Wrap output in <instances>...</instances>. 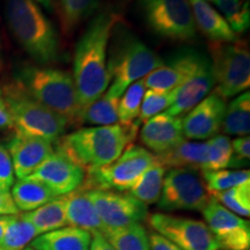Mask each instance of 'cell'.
Wrapping results in <instances>:
<instances>
[{"mask_svg": "<svg viewBox=\"0 0 250 250\" xmlns=\"http://www.w3.org/2000/svg\"><path fill=\"white\" fill-rule=\"evenodd\" d=\"M62 33L70 35L81 22L95 13L99 0H55Z\"/></svg>", "mask_w": 250, "mask_h": 250, "instance_id": "obj_27", "label": "cell"}, {"mask_svg": "<svg viewBox=\"0 0 250 250\" xmlns=\"http://www.w3.org/2000/svg\"><path fill=\"white\" fill-rule=\"evenodd\" d=\"M39 236L36 228L24 213L9 217L6 232L0 241V250H23L28 243Z\"/></svg>", "mask_w": 250, "mask_h": 250, "instance_id": "obj_30", "label": "cell"}, {"mask_svg": "<svg viewBox=\"0 0 250 250\" xmlns=\"http://www.w3.org/2000/svg\"><path fill=\"white\" fill-rule=\"evenodd\" d=\"M214 5L236 35L245 33L249 28V0H206Z\"/></svg>", "mask_w": 250, "mask_h": 250, "instance_id": "obj_32", "label": "cell"}, {"mask_svg": "<svg viewBox=\"0 0 250 250\" xmlns=\"http://www.w3.org/2000/svg\"><path fill=\"white\" fill-rule=\"evenodd\" d=\"M11 195L18 210L23 212L36 210L58 197L44 183L30 179L19 180L14 183Z\"/></svg>", "mask_w": 250, "mask_h": 250, "instance_id": "obj_24", "label": "cell"}, {"mask_svg": "<svg viewBox=\"0 0 250 250\" xmlns=\"http://www.w3.org/2000/svg\"><path fill=\"white\" fill-rule=\"evenodd\" d=\"M0 96H1V89H0Z\"/></svg>", "mask_w": 250, "mask_h": 250, "instance_id": "obj_48", "label": "cell"}, {"mask_svg": "<svg viewBox=\"0 0 250 250\" xmlns=\"http://www.w3.org/2000/svg\"><path fill=\"white\" fill-rule=\"evenodd\" d=\"M202 176L211 195L226 191L239 184L250 181L249 170H202Z\"/></svg>", "mask_w": 250, "mask_h": 250, "instance_id": "obj_34", "label": "cell"}, {"mask_svg": "<svg viewBox=\"0 0 250 250\" xmlns=\"http://www.w3.org/2000/svg\"><path fill=\"white\" fill-rule=\"evenodd\" d=\"M24 250H35V249H33V248H30V247H28V248H26Z\"/></svg>", "mask_w": 250, "mask_h": 250, "instance_id": "obj_47", "label": "cell"}, {"mask_svg": "<svg viewBox=\"0 0 250 250\" xmlns=\"http://www.w3.org/2000/svg\"><path fill=\"white\" fill-rule=\"evenodd\" d=\"M206 143L184 140L176 147L155 155V160L165 168H184L191 170H204L206 164Z\"/></svg>", "mask_w": 250, "mask_h": 250, "instance_id": "obj_23", "label": "cell"}, {"mask_svg": "<svg viewBox=\"0 0 250 250\" xmlns=\"http://www.w3.org/2000/svg\"><path fill=\"white\" fill-rule=\"evenodd\" d=\"M117 34V37L112 34L110 58L107 62L110 85L105 92L121 99L131 83L144 79L165 62L136 36L125 31Z\"/></svg>", "mask_w": 250, "mask_h": 250, "instance_id": "obj_5", "label": "cell"}, {"mask_svg": "<svg viewBox=\"0 0 250 250\" xmlns=\"http://www.w3.org/2000/svg\"><path fill=\"white\" fill-rule=\"evenodd\" d=\"M171 101V92H158V90H149L145 92L142 105H140V111L136 122L139 125L145 123L149 118L156 116L167 110L170 107Z\"/></svg>", "mask_w": 250, "mask_h": 250, "instance_id": "obj_37", "label": "cell"}, {"mask_svg": "<svg viewBox=\"0 0 250 250\" xmlns=\"http://www.w3.org/2000/svg\"><path fill=\"white\" fill-rule=\"evenodd\" d=\"M44 107L64 118L67 125L83 124L80 105L72 74L48 67H24L17 80Z\"/></svg>", "mask_w": 250, "mask_h": 250, "instance_id": "obj_3", "label": "cell"}, {"mask_svg": "<svg viewBox=\"0 0 250 250\" xmlns=\"http://www.w3.org/2000/svg\"><path fill=\"white\" fill-rule=\"evenodd\" d=\"M213 87L214 78L210 62L179 88L171 92L173 101L170 107L164 112L170 116L182 118L183 115L205 99L213 90Z\"/></svg>", "mask_w": 250, "mask_h": 250, "instance_id": "obj_19", "label": "cell"}, {"mask_svg": "<svg viewBox=\"0 0 250 250\" xmlns=\"http://www.w3.org/2000/svg\"><path fill=\"white\" fill-rule=\"evenodd\" d=\"M103 236L116 250H151L147 232L142 224L107 228Z\"/></svg>", "mask_w": 250, "mask_h": 250, "instance_id": "obj_29", "label": "cell"}, {"mask_svg": "<svg viewBox=\"0 0 250 250\" xmlns=\"http://www.w3.org/2000/svg\"><path fill=\"white\" fill-rule=\"evenodd\" d=\"M208 50L214 89L225 100L246 92L250 86V52L246 41L211 42Z\"/></svg>", "mask_w": 250, "mask_h": 250, "instance_id": "obj_7", "label": "cell"}, {"mask_svg": "<svg viewBox=\"0 0 250 250\" xmlns=\"http://www.w3.org/2000/svg\"><path fill=\"white\" fill-rule=\"evenodd\" d=\"M233 149L232 161L229 167H240L248 164L250 158V138L249 136L240 137L234 140H230Z\"/></svg>", "mask_w": 250, "mask_h": 250, "instance_id": "obj_39", "label": "cell"}, {"mask_svg": "<svg viewBox=\"0 0 250 250\" xmlns=\"http://www.w3.org/2000/svg\"><path fill=\"white\" fill-rule=\"evenodd\" d=\"M227 100L213 89L182 118L186 139L204 140L218 136L223 127Z\"/></svg>", "mask_w": 250, "mask_h": 250, "instance_id": "obj_16", "label": "cell"}, {"mask_svg": "<svg viewBox=\"0 0 250 250\" xmlns=\"http://www.w3.org/2000/svg\"><path fill=\"white\" fill-rule=\"evenodd\" d=\"M20 213L13 201L11 192L0 190V215H13Z\"/></svg>", "mask_w": 250, "mask_h": 250, "instance_id": "obj_41", "label": "cell"}, {"mask_svg": "<svg viewBox=\"0 0 250 250\" xmlns=\"http://www.w3.org/2000/svg\"><path fill=\"white\" fill-rule=\"evenodd\" d=\"M140 125L121 124L80 127L58 140L57 148L86 171L110 165L136 138Z\"/></svg>", "mask_w": 250, "mask_h": 250, "instance_id": "obj_2", "label": "cell"}, {"mask_svg": "<svg viewBox=\"0 0 250 250\" xmlns=\"http://www.w3.org/2000/svg\"><path fill=\"white\" fill-rule=\"evenodd\" d=\"M148 224L181 250H219L218 243L205 223L195 219L175 217L167 213H154Z\"/></svg>", "mask_w": 250, "mask_h": 250, "instance_id": "obj_11", "label": "cell"}, {"mask_svg": "<svg viewBox=\"0 0 250 250\" xmlns=\"http://www.w3.org/2000/svg\"><path fill=\"white\" fill-rule=\"evenodd\" d=\"M118 102L120 99L114 98L104 92L83 110V124L98 125V126L117 124Z\"/></svg>", "mask_w": 250, "mask_h": 250, "instance_id": "obj_31", "label": "cell"}, {"mask_svg": "<svg viewBox=\"0 0 250 250\" xmlns=\"http://www.w3.org/2000/svg\"><path fill=\"white\" fill-rule=\"evenodd\" d=\"M210 62V59L201 52L183 49L176 52L167 64L155 68L144 78L145 87L158 92H173Z\"/></svg>", "mask_w": 250, "mask_h": 250, "instance_id": "obj_14", "label": "cell"}, {"mask_svg": "<svg viewBox=\"0 0 250 250\" xmlns=\"http://www.w3.org/2000/svg\"><path fill=\"white\" fill-rule=\"evenodd\" d=\"M146 87L144 79H140L125 89L118 102V122L123 126H130L138 118Z\"/></svg>", "mask_w": 250, "mask_h": 250, "instance_id": "obj_33", "label": "cell"}, {"mask_svg": "<svg viewBox=\"0 0 250 250\" xmlns=\"http://www.w3.org/2000/svg\"><path fill=\"white\" fill-rule=\"evenodd\" d=\"M89 250H116L110 243L107 241L103 234L92 233V241H90Z\"/></svg>", "mask_w": 250, "mask_h": 250, "instance_id": "obj_42", "label": "cell"}, {"mask_svg": "<svg viewBox=\"0 0 250 250\" xmlns=\"http://www.w3.org/2000/svg\"><path fill=\"white\" fill-rule=\"evenodd\" d=\"M221 130L229 136H248L250 131V93L248 90L227 105Z\"/></svg>", "mask_w": 250, "mask_h": 250, "instance_id": "obj_28", "label": "cell"}, {"mask_svg": "<svg viewBox=\"0 0 250 250\" xmlns=\"http://www.w3.org/2000/svg\"><path fill=\"white\" fill-rule=\"evenodd\" d=\"M26 179L40 181L57 196H65L83 186L86 180V170L56 147L54 153Z\"/></svg>", "mask_w": 250, "mask_h": 250, "instance_id": "obj_15", "label": "cell"}, {"mask_svg": "<svg viewBox=\"0 0 250 250\" xmlns=\"http://www.w3.org/2000/svg\"><path fill=\"white\" fill-rule=\"evenodd\" d=\"M118 21L120 17L114 12H102L90 21L77 44L72 77L83 111L110 85L107 50Z\"/></svg>", "mask_w": 250, "mask_h": 250, "instance_id": "obj_1", "label": "cell"}, {"mask_svg": "<svg viewBox=\"0 0 250 250\" xmlns=\"http://www.w3.org/2000/svg\"><path fill=\"white\" fill-rule=\"evenodd\" d=\"M5 11L12 33L31 58L41 64L57 59V33L35 0H6Z\"/></svg>", "mask_w": 250, "mask_h": 250, "instance_id": "obj_4", "label": "cell"}, {"mask_svg": "<svg viewBox=\"0 0 250 250\" xmlns=\"http://www.w3.org/2000/svg\"><path fill=\"white\" fill-rule=\"evenodd\" d=\"M155 162V155L140 146L130 145L114 162L87 173L83 189L126 191Z\"/></svg>", "mask_w": 250, "mask_h": 250, "instance_id": "obj_8", "label": "cell"}, {"mask_svg": "<svg viewBox=\"0 0 250 250\" xmlns=\"http://www.w3.org/2000/svg\"><path fill=\"white\" fill-rule=\"evenodd\" d=\"M208 153L204 170H220L229 167L233 149L228 136H215L206 142Z\"/></svg>", "mask_w": 250, "mask_h": 250, "instance_id": "obj_36", "label": "cell"}, {"mask_svg": "<svg viewBox=\"0 0 250 250\" xmlns=\"http://www.w3.org/2000/svg\"><path fill=\"white\" fill-rule=\"evenodd\" d=\"M0 129H13V123H12L7 107L2 100V95L0 96Z\"/></svg>", "mask_w": 250, "mask_h": 250, "instance_id": "obj_43", "label": "cell"}, {"mask_svg": "<svg viewBox=\"0 0 250 250\" xmlns=\"http://www.w3.org/2000/svg\"><path fill=\"white\" fill-rule=\"evenodd\" d=\"M1 62H2V58H1V46H0V66H1Z\"/></svg>", "mask_w": 250, "mask_h": 250, "instance_id": "obj_46", "label": "cell"}, {"mask_svg": "<svg viewBox=\"0 0 250 250\" xmlns=\"http://www.w3.org/2000/svg\"><path fill=\"white\" fill-rule=\"evenodd\" d=\"M86 191L105 228L140 224L147 218V205L129 193L101 189H86Z\"/></svg>", "mask_w": 250, "mask_h": 250, "instance_id": "obj_12", "label": "cell"}, {"mask_svg": "<svg viewBox=\"0 0 250 250\" xmlns=\"http://www.w3.org/2000/svg\"><path fill=\"white\" fill-rule=\"evenodd\" d=\"M211 198L196 170L173 168L165 175L158 206L164 211H203Z\"/></svg>", "mask_w": 250, "mask_h": 250, "instance_id": "obj_10", "label": "cell"}, {"mask_svg": "<svg viewBox=\"0 0 250 250\" xmlns=\"http://www.w3.org/2000/svg\"><path fill=\"white\" fill-rule=\"evenodd\" d=\"M15 176L26 179L54 153L52 143L37 137L15 133L8 144Z\"/></svg>", "mask_w": 250, "mask_h": 250, "instance_id": "obj_17", "label": "cell"}, {"mask_svg": "<svg viewBox=\"0 0 250 250\" xmlns=\"http://www.w3.org/2000/svg\"><path fill=\"white\" fill-rule=\"evenodd\" d=\"M14 184V170L8 149L0 143V190L9 191Z\"/></svg>", "mask_w": 250, "mask_h": 250, "instance_id": "obj_38", "label": "cell"}, {"mask_svg": "<svg viewBox=\"0 0 250 250\" xmlns=\"http://www.w3.org/2000/svg\"><path fill=\"white\" fill-rule=\"evenodd\" d=\"M24 214L36 228L39 235L67 226L66 195L56 197L36 210L24 212Z\"/></svg>", "mask_w": 250, "mask_h": 250, "instance_id": "obj_25", "label": "cell"}, {"mask_svg": "<svg viewBox=\"0 0 250 250\" xmlns=\"http://www.w3.org/2000/svg\"><path fill=\"white\" fill-rule=\"evenodd\" d=\"M165 175L166 168L155 160L154 164L127 190L129 195L145 205L155 204L160 199Z\"/></svg>", "mask_w": 250, "mask_h": 250, "instance_id": "obj_26", "label": "cell"}, {"mask_svg": "<svg viewBox=\"0 0 250 250\" xmlns=\"http://www.w3.org/2000/svg\"><path fill=\"white\" fill-rule=\"evenodd\" d=\"M66 223L67 226L80 228L90 234H103L107 229L86 189H77L66 195Z\"/></svg>", "mask_w": 250, "mask_h": 250, "instance_id": "obj_21", "label": "cell"}, {"mask_svg": "<svg viewBox=\"0 0 250 250\" xmlns=\"http://www.w3.org/2000/svg\"><path fill=\"white\" fill-rule=\"evenodd\" d=\"M37 4H41L48 11H51L55 6V0H35Z\"/></svg>", "mask_w": 250, "mask_h": 250, "instance_id": "obj_45", "label": "cell"}, {"mask_svg": "<svg viewBox=\"0 0 250 250\" xmlns=\"http://www.w3.org/2000/svg\"><path fill=\"white\" fill-rule=\"evenodd\" d=\"M139 138L143 145L155 155L169 151L187 140L182 130V118L166 112L146 121L140 129Z\"/></svg>", "mask_w": 250, "mask_h": 250, "instance_id": "obj_18", "label": "cell"}, {"mask_svg": "<svg viewBox=\"0 0 250 250\" xmlns=\"http://www.w3.org/2000/svg\"><path fill=\"white\" fill-rule=\"evenodd\" d=\"M92 234L80 228L65 226L41 234L30 242L35 250H89Z\"/></svg>", "mask_w": 250, "mask_h": 250, "instance_id": "obj_22", "label": "cell"}, {"mask_svg": "<svg viewBox=\"0 0 250 250\" xmlns=\"http://www.w3.org/2000/svg\"><path fill=\"white\" fill-rule=\"evenodd\" d=\"M196 28L211 42H234L237 35L223 15L206 0H189Z\"/></svg>", "mask_w": 250, "mask_h": 250, "instance_id": "obj_20", "label": "cell"}, {"mask_svg": "<svg viewBox=\"0 0 250 250\" xmlns=\"http://www.w3.org/2000/svg\"><path fill=\"white\" fill-rule=\"evenodd\" d=\"M212 196L221 205L239 217L250 215V181Z\"/></svg>", "mask_w": 250, "mask_h": 250, "instance_id": "obj_35", "label": "cell"}, {"mask_svg": "<svg viewBox=\"0 0 250 250\" xmlns=\"http://www.w3.org/2000/svg\"><path fill=\"white\" fill-rule=\"evenodd\" d=\"M9 217H11V215H0V241H1L2 236H4V234L6 232Z\"/></svg>", "mask_w": 250, "mask_h": 250, "instance_id": "obj_44", "label": "cell"}, {"mask_svg": "<svg viewBox=\"0 0 250 250\" xmlns=\"http://www.w3.org/2000/svg\"><path fill=\"white\" fill-rule=\"evenodd\" d=\"M139 8L158 35L175 41L195 39L197 28L189 0H139Z\"/></svg>", "mask_w": 250, "mask_h": 250, "instance_id": "obj_9", "label": "cell"}, {"mask_svg": "<svg viewBox=\"0 0 250 250\" xmlns=\"http://www.w3.org/2000/svg\"><path fill=\"white\" fill-rule=\"evenodd\" d=\"M147 236L151 250H181L176 245H174L173 242L154 230L147 234Z\"/></svg>", "mask_w": 250, "mask_h": 250, "instance_id": "obj_40", "label": "cell"}, {"mask_svg": "<svg viewBox=\"0 0 250 250\" xmlns=\"http://www.w3.org/2000/svg\"><path fill=\"white\" fill-rule=\"evenodd\" d=\"M202 212L206 226L217 241L219 248L249 250L250 226L248 221L230 212L213 196Z\"/></svg>", "mask_w": 250, "mask_h": 250, "instance_id": "obj_13", "label": "cell"}, {"mask_svg": "<svg viewBox=\"0 0 250 250\" xmlns=\"http://www.w3.org/2000/svg\"><path fill=\"white\" fill-rule=\"evenodd\" d=\"M1 95L15 132L58 142L67 126L64 118L34 99L18 81L6 86Z\"/></svg>", "mask_w": 250, "mask_h": 250, "instance_id": "obj_6", "label": "cell"}]
</instances>
